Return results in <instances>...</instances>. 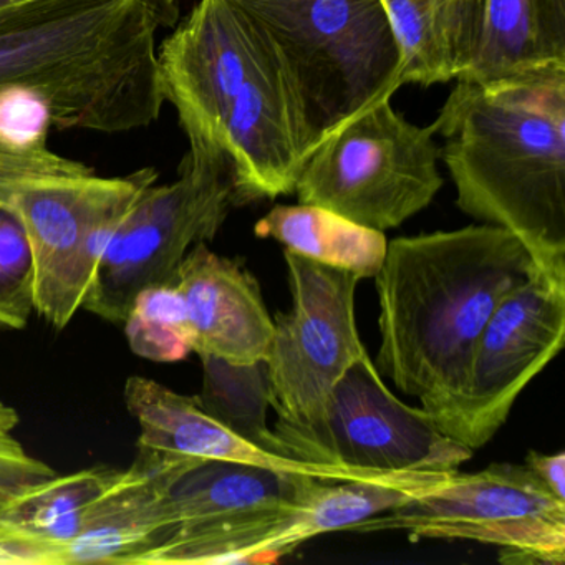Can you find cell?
<instances>
[{"label":"cell","mask_w":565,"mask_h":565,"mask_svg":"<svg viewBox=\"0 0 565 565\" xmlns=\"http://www.w3.org/2000/svg\"><path fill=\"white\" fill-rule=\"evenodd\" d=\"M462 213L514 234L565 284V65L458 81L433 121Z\"/></svg>","instance_id":"6da1fadb"},{"label":"cell","mask_w":565,"mask_h":565,"mask_svg":"<svg viewBox=\"0 0 565 565\" xmlns=\"http://www.w3.org/2000/svg\"><path fill=\"white\" fill-rule=\"evenodd\" d=\"M180 0H38L0 14V88L44 98L52 125L127 134L163 111L158 34Z\"/></svg>","instance_id":"7a4b0ae2"},{"label":"cell","mask_w":565,"mask_h":565,"mask_svg":"<svg viewBox=\"0 0 565 565\" xmlns=\"http://www.w3.org/2000/svg\"><path fill=\"white\" fill-rule=\"evenodd\" d=\"M534 274L521 241L492 224L396 237L373 277L376 369L419 402L445 395L495 307Z\"/></svg>","instance_id":"3957f363"},{"label":"cell","mask_w":565,"mask_h":565,"mask_svg":"<svg viewBox=\"0 0 565 565\" xmlns=\"http://www.w3.org/2000/svg\"><path fill=\"white\" fill-rule=\"evenodd\" d=\"M158 171L102 177L49 143L0 141V201L24 226L35 263V313L62 330L84 306L102 253Z\"/></svg>","instance_id":"277c9868"},{"label":"cell","mask_w":565,"mask_h":565,"mask_svg":"<svg viewBox=\"0 0 565 565\" xmlns=\"http://www.w3.org/2000/svg\"><path fill=\"white\" fill-rule=\"evenodd\" d=\"M289 64L317 145L402 87V54L380 0H230Z\"/></svg>","instance_id":"5b68a950"},{"label":"cell","mask_w":565,"mask_h":565,"mask_svg":"<svg viewBox=\"0 0 565 565\" xmlns=\"http://www.w3.org/2000/svg\"><path fill=\"white\" fill-rule=\"evenodd\" d=\"M236 206L226 154L190 145L180 177L151 184L111 234L82 309L124 323L141 290L177 286L181 264L196 244L211 243Z\"/></svg>","instance_id":"8992f818"},{"label":"cell","mask_w":565,"mask_h":565,"mask_svg":"<svg viewBox=\"0 0 565 565\" xmlns=\"http://www.w3.org/2000/svg\"><path fill=\"white\" fill-rule=\"evenodd\" d=\"M376 102L327 135L297 178L302 204L376 231L402 226L443 186L435 127H416Z\"/></svg>","instance_id":"52a82bcc"},{"label":"cell","mask_w":565,"mask_h":565,"mask_svg":"<svg viewBox=\"0 0 565 565\" xmlns=\"http://www.w3.org/2000/svg\"><path fill=\"white\" fill-rule=\"evenodd\" d=\"M352 531H403L412 539L498 545L502 564L565 562V501L524 465L511 462H492L478 472H451Z\"/></svg>","instance_id":"ba28073f"},{"label":"cell","mask_w":565,"mask_h":565,"mask_svg":"<svg viewBox=\"0 0 565 565\" xmlns=\"http://www.w3.org/2000/svg\"><path fill=\"white\" fill-rule=\"evenodd\" d=\"M279 455L370 472H455L472 449L439 431L423 408L403 403L369 353L335 383L312 423L277 419Z\"/></svg>","instance_id":"9c48e42d"},{"label":"cell","mask_w":565,"mask_h":565,"mask_svg":"<svg viewBox=\"0 0 565 565\" xmlns=\"http://www.w3.org/2000/svg\"><path fill=\"white\" fill-rule=\"evenodd\" d=\"M564 339L565 284L534 274L495 307L455 386L422 408L449 438L472 451L482 448Z\"/></svg>","instance_id":"30bf717a"},{"label":"cell","mask_w":565,"mask_h":565,"mask_svg":"<svg viewBox=\"0 0 565 565\" xmlns=\"http://www.w3.org/2000/svg\"><path fill=\"white\" fill-rule=\"evenodd\" d=\"M292 307L274 319L267 353L270 406L284 422L312 423L343 373L365 355L356 329L360 276L284 250Z\"/></svg>","instance_id":"8fae6325"},{"label":"cell","mask_w":565,"mask_h":565,"mask_svg":"<svg viewBox=\"0 0 565 565\" xmlns=\"http://www.w3.org/2000/svg\"><path fill=\"white\" fill-rule=\"evenodd\" d=\"M256 25V62L231 107L221 141L236 206L292 194L317 148L296 77L266 29Z\"/></svg>","instance_id":"7c38bea8"},{"label":"cell","mask_w":565,"mask_h":565,"mask_svg":"<svg viewBox=\"0 0 565 565\" xmlns=\"http://www.w3.org/2000/svg\"><path fill=\"white\" fill-rule=\"evenodd\" d=\"M257 45L256 22L230 0H200L164 39L158 49L164 100L177 108L190 145L223 151L224 125Z\"/></svg>","instance_id":"4fadbf2b"},{"label":"cell","mask_w":565,"mask_h":565,"mask_svg":"<svg viewBox=\"0 0 565 565\" xmlns=\"http://www.w3.org/2000/svg\"><path fill=\"white\" fill-rule=\"evenodd\" d=\"M125 405L140 426L138 448L201 461H230L259 466L327 481L373 479L388 472H370L345 466L296 461L264 451L231 431L204 412L198 396L181 395L147 376L134 375L124 388Z\"/></svg>","instance_id":"5bb4252c"},{"label":"cell","mask_w":565,"mask_h":565,"mask_svg":"<svg viewBox=\"0 0 565 565\" xmlns=\"http://www.w3.org/2000/svg\"><path fill=\"white\" fill-rule=\"evenodd\" d=\"M177 287L186 302L194 353L231 363L267 359L274 319L243 263L196 244L181 264Z\"/></svg>","instance_id":"9a60e30c"},{"label":"cell","mask_w":565,"mask_h":565,"mask_svg":"<svg viewBox=\"0 0 565 565\" xmlns=\"http://www.w3.org/2000/svg\"><path fill=\"white\" fill-rule=\"evenodd\" d=\"M307 478L313 476L290 475L239 462H198L148 505L151 539L131 564L163 542L201 534L292 502Z\"/></svg>","instance_id":"2e32d148"},{"label":"cell","mask_w":565,"mask_h":565,"mask_svg":"<svg viewBox=\"0 0 565 565\" xmlns=\"http://www.w3.org/2000/svg\"><path fill=\"white\" fill-rule=\"evenodd\" d=\"M402 54V82L458 81L475 58L486 0H380Z\"/></svg>","instance_id":"e0dca14e"},{"label":"cell","mask_w":565,"mask_h":565,"mask_svg":"<svg viewBox=\"0 0 565 565\" xmlns=\"http://www.w3.org/2000/svg\"><path fill=\"white\" fill-rule=\"evenodd\" d=\"M565 65V0H486L478 51L458 81L491 84Z\"/></svg>","instance_id":"ac0fdd59"},{"label":"cell","mask_w":565,"mask_h":565,"mask_svg":"<svg viewBox=\"0 0 565 565\" xmlns=\"http://www.w3.org/2000/svg\"><path fill=\"white\" fill-rule=\"evenodd\" d=\"M254 231L260 239H276L286 249L359 274L362 280L376 276L388 247L383 231L313 204H279L257 221Z\"/></svg>","instance_id":"d6986e66"},{"label":"cell","mask_w":565,"mask_h":565,"mask_svg":"<svg viewBox=\"0 0 565 565\" xmlns=\"http://www.w3.org/2000/svg\"><path fill=\"white\" fill-rule=\"evenodd\" d=\"M118 475V469L110 468L55 475L2 502L0 522L61 552L67 564L68 544L85 531Z\"/></svg>","instance_id":"ffe728a7"},{"label":"cell","mask_w":565,"mask_h":565,"mask_svg":"<svg viewBox=\"0 0 565 565\" xmlns=\"http://www.w3.org/2000/svg\"><path fill=\"white\" fill-rule=\"evenodd\" d=\"M200 359L203 388L196 396L204 412L250 445L279 455L276 433L267 426L270 382L266 360L231 363L213 355Z\"/></svg>","instance_id":"44dd1931"},{"label":"cell","mask_w":565,"mask_h":565,"mask_svg":"<svg viewBox=\"0 0 565 565\" xmlns=\"http://www.w3.org/2000/svg\"><path fill=\"white\" fill-rule=\"evenodd\" d=\"M124 326L131 352L141 359L173 363L194 352L186 302L177 286L148 287L138 292Z\"/></svg>","instance_id":"7402d4cb"},{"label":"cell","mask_w":565,"mask_h":565,"mask_svg":"<svg viewBox=\"0 0 565 565\" xmlns=\"http://www.w3.org/2000/svg\"><path fill=\"white\" fill-rule=\"evenodd\" d=\"M35 313V263L18 214L0 201V332L25 329Z\"/></svg>","instance_id":"603a6c76"},{"label":"cell","mask_w":565,"mask_h":565,"mask_svg":"<svg viewBox=\"0 0 565 565\" xmlns=\"http://www.w3.org/2000/svg\"><path fill=\"white\" fill-rule=\"evenodd\" d=\"M19 425L18 409L0 398V504L57 475L44 459L25 448L18 436Z\"/></svg>","instance_id":"cb8c5ba5"},{"label":"cell","mask_w":565,"mask_h":565,"mask_svg":"<svg viewBox=\"0 0 565 565\" xmlns=\"http://www.w3.org/2000/svg\"><path fill=\"white\" fill-rule=\"evenodd\" d=\"M51 111L44 98L24 87L0 88V141L11 147L47 143Z\"/></svg>","instance_id":"d4e9b609"},{"label":"cell","mask_w":565,"mask_h":565,"mask_svg":"<svg viewBox=\"0 0 565 565\" xmlns=\"http://www.w3.org/2000/svg\"><path fill=\"white\" fill-rule=\"evenodd\" d=\"M2 564H64L55 548L25 537L0 522V565Z\"/></svg>","instance_id":"484cf974"},{"label":"cell","mask_w":565,"mask_h":565,"mask_svg":"<svg viewBox=\"0 0 565 565\" xmlns=\"http://www.w3.org/2000/svg\"><path fill=\"white\" fill-rule=\"evenodd\" d=\"M524 466L558 499L565 501V455H544V452L529 451Z\"/></svg>","instance_id":"4316f807"},{"label":"cell","mask_w":565,"mask_h":565,"mask_svg":"<svg viewBox=\"0 0 565 565\" xmlns=\"http://www.w3.org/2000/svg\"><path fill=\"white\" fill-rule=\"evenodd\" d=\"M32 2H38V0H0V14L14 11V9L22 8V6L32 4Z\"/></svg>","instance_id":"83f0119b"}]
</instances>
